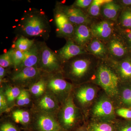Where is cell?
I'll use <instances>...</instances> for the list:
<instances>
[{
    "label": "cell",
    "instance_id": "cell-37",
    "mask_svg": "<svg viewBox=\"0 0 131 131\" xmlns=\"http://www.w3.org/2000/svg\"><path fill=\"white\" fill-rule=\"evenodd\" d=\"M1 131H18L16 127L11 123H5L1 127Z\"/></svg>",
    "mask_w": 131,
    "mask_h": 131
},
{
    "label": "cell",
    "instance_id": "cell-33",
    "mask_svg": "<svg viewBox=\"0 0 131 131\" xmlns=\"http://www.w3.org/2000/svg\"><path fill=\"white\" fill-rule=\"evenodd\" d=\"M116 115L126 120L131 119V108L124 107L115 108Z\"/></svg>",
    "mask_w": 131,
    "mask_h": 131
},
{
    "label": "cell",
    "instance_id": "cell-38",
    "mask_svg": "<svg viewBox=\"0 0 131 131\" xmlns=\"http://www.w3.org/2000/svg\"><path fill=\"white\" fill-rule=\"evenodd\" d=\"M21 92H22V94H23L25 104V105H28L30 102L29 94H28V93L27 91L25 90H22Z\"/></svg>",
    "mask_w": 131,
    "mask_h": 131
},
{
    "label": "cell",
    "instance_id": "cell-22",
    "mask_svg": "<svg viewBox=\"0 0 131 131\" xmlns=\"http://www.w3.org/2000/svg\"><path fill=\"white\" fill-rule=\"evenodd\" d=\"M88 128L89 131H116L115 122L92 119Z\"/></svg>",
    "mask_w": 131,
    "mask_h": 131
},
{
    "label": "cell",
    "instance_id": "cell-8",
    "mask_svg": "<svg viewBox=\"0 0 131 131\" xmlns=\"http://www.w3.org/2000/svg\"><path fill=\"white\" fill-rule=\"evenodd\" d=\"M100 89L91 82L78 85L75 91L74 98L81 108L89 110L99 95Z\"/></svg>",
    "mask_w": 131,
    "mask_h": 131
},
{
    "label": "cell",
    "instance_id": "cell-17",
    "mask_svg": "<svg viewBox=\"0 0 131 131\" xmlns=\"http://www.w3.org/2000/svg\"><path fill=\"white\" fill-rule=\"evenodd\" d=\"M90 26L87 25L75 26L73 40L80 46L85 47L93 38Z\"/></svg>",
    "mask_w": 131,
    "mask_h": 131
},
{
    "label": "cell",
    "instance_id": "cell-18",
    "mask_svg": "<svg viewBox=\"0 0 131 131\" xmlns=\"http://www.w3.org/2000/svg\"><path fill=\"white\" fill-rule=\"evenodd\" d=\"M87 52L98 58L99 60H106L108 55L105 42L96 38H93L85 47Z\"/></svg>",
    "mask_w": 131,
    "mask_h": 131
},
{
    "label": "cell",
    "instance_id": "cell-6",
    "mask_svg": "<svg viewBox=\"0 0 131 131\" xmlns=\"http://www.w3.org/2000/svg\"><path fill=\"white\" fill-rule=\"evenodd\" d=\"M82 114L79 108L75 104L72 94L63 102L59 111V119L65 129H71L82 119Z\"/></svg>",
    "mask_w": 131,
    "mask_h": 131
},
{
    "label": "cell",
    "instance_id": "cell-32",
    "mask_svg": "<svg viewBox=\"0 0 131 131\" xmlns=\"http://www.w3.org/2000/svg\"><path fill=\"white\" fill-rule=\"evenodd\" d=\"M116 31L123 38L126 42L131 54V30L121 29L117 25Z\"/></svg>",
    "mask_w": 131,
    "mask_h": 131
},
{
    "label": "cell",
    "instance_id": "cell-14",
    "mask_svg": "<svg viewBox=\"0 0 131 131\" xmlns=\"http://www.w3.org/2000/svg\"><path fill=\"white\" fill-rule=\"evenodd\" d=\"M66 40V43L64 46L56 51L62 64L75 57L88 53L84 47L77 44L72 39Z\"/></svg>",
    "mask_w": 131,
    "mask_h": 131
},
{
    "label": "cell",
    "instance_id": "cell-24",
    "mask_svg": "<svg viewBox=\"0 0 131 131\" xmlns=\"http://www.w3.org/2000/svg\"><path fill=\"white\" fill-rule=\"evenodd\" d=\"M116 24L117 26L121 29L131 30V9L123 7L118 17Z\"/></svg>",
    "mask_w": 131,
    "mask_h": 131
},
{
    "label": "cell",
    "instance_id": "cell-9",
    "mask_svg": "<svg viewBox=\"0 0 131 131\" xmlns=\"http://www.w3.org/2000/svg\"><path fill=\"white\" fill-rule=\"evenodd\" d=\"M54 22L57 37L66 40L71 39L74 31L75 26L69 20L62 10L60 2L57 1L53 9Z\"/></svg>",
    "mask_w": 131,
    "mask_h": 131
},
{
    "label": "cell",
    "instance_id": "cell-36",
    "mask_svg": "<svg viewBox=\"0 0 131 131\" xmlns=\"http://www.w3.org/2000/svg\"><path fill=\"white\" fill-rule=\"evenodd\" d=\"M7 100L6 96L4 95L1 91L0 94V109L1 112L6 110L7 108Z\"/></svg>",
    "mask_w": 131,
    "mask_h": 131
},
{
    "label": "cell",
    "instance_id": "cell-1",
    "mask_svg": "<svg viewBox=\"0 0 131 131\" xmlns=\"http://www.w3.org/2000/svg\"><path fill=\"white\" fill-rule=\"evenodd\" d=\"M51 31L49 19L42 9L30 8L25 12L17 25L16 35L40 38L47 40Z\"/></svg>",
    "mask_w": 131,
    "mask_h": 131
},
{
    "label": "cell",
    "instance_id": "cell-11",
    "mask_svg": "<svg viewBox=\"0 0 131 131\" xmlns=\"http://www.w3.org/2000/svg\"><path fill=\"white\" fill-rule=\"evenodd\" d=\"M106 43L108 55L107 59L117 61L131 55L126 42L123 38L116 32V30Z\"/></svg>",
    "mask_w": 131,
    "mask_h": 131
},
{
    "label": "cell",
    "instance_id": "cell-25",
    "mask_svg": "<svg viewBox=\"0 0 131 131\" xmlns=\"http://www.w3.org/2000/svg\"><path fill=\"white\" fill-rule=\"evenodd\" d=\"M38 106L41 110L46 112H54L58 107L56 101L49 94L42 97L39 102Z\"/></svg>",
    "mask_w": 131,
    "mask_h": 131
},
{
    "label": "cell",
    "instance_id": "cell-31",
    "mask_svg": "<svg viewBox=\"0 0 131 131\" xmlns=\"http://www.w3.org/2000/svg\"><path fill=\"white\" fill-rule=\"evenodd\" d=\"M0 66L5 68L13 67V63L9 50L0 56Z\"/></svg>",
    "mask_w": 131,
    "mask_h": 131
},
{
    "label": "cell",
    "instance_id": "cell-15",
    "mask_svg": "<svg viewBox=\"0 0 131 131\" xmlns=\"http://www.w3.org/2000/svg\"><path fill=\"white\" fill-rule=\"evenodd\" d=\"M107 60L116 71L121 83L131 82V55L117 61Z\"/></svg>",
    "mask_w": 131,
    "mask_h": 131
},
{
    "label": "cell",
    "instance_id": "cell-29",
    "mask_svg": "<svg viewBox=\"0 0 131 131\" xmlns=\"http://www.w3.org/2000/svg\"><path fill=\"white\" fill-rule=\"evenodd\" d=\"M12 115L16 123L26 124L30 122V115L27 111L23 110H16L13 112Z\"/></svg>",
    "mask_w": 131,
    "mask_h": 131
},
{
    "label": "cell",
    "instance_id": "cell-26",
    "mask_svg": "<svg viewBox=\"0 0 131 131\" xmlns=\"http://www.w3.org/2000/svg\"><path fill=\"white\" fill-rule=\"evenodd\" d=\"M111 0H93L92 3L87 9L86 13L92 18H98L100 16L102 6Z\"/></svg>",
    "mask_w": 131,
    "mask_h": 131
},
{
    "label": "cell",
    "instance_id": "cell-10",
    "mask_svg": "<svg viewBox=\"0 0 131 131\" xmlns=\"http://www.w3.org/2000/svg\"><path fill=\"white\" fill-rule=\"evenodd\" d=\"M10 77L13 83L20 86H31L46 73L38 67H25L15 70Z\"/></svg>",
    "mask_w": 131,
    "mask_h": 131
},
{
    "label": "cell",
    "instance_id": "cell-13",
    "mask_svg": "<svg viewBox=\"0 0 131 131\" xmlns=\"http://www.w3.org/2000/svg\"><path fill=\"white\" fill-rule=\"evenodd\" d=\"M60 5L62 10L69 20L75 26L83 24L90 26L95 20L90 18L84 10L73 5L66 6L61 2Z\"/></svg>",
    "mask_w": 131,
    "mask_h": 131
},
{
    "label": "cell",
    "instance_id": "cell-4",
    "mask_svg": "<svg viewBox=\"0 0 131 131\" xmlns=\"http://www.w3.org/2000/svg\"><path fill=\"white\" fill-rule=\"evenodd\" d=\"M91 119L115 122V107L112 99L104 92L99 93L89 110Z\"/></svg>",
    "mask_w": 131,
    "mask_h": 131
},
{
    "label": "cell",
    "instance_id": "cell-40",
    "mask_svg": "<svg viewBox=\"0 0 131 131\" xmlns=\"http://www.w3.org/2000/svg\"><path fill=\"white\" fill-rule=\"evenodd\" d=\"M6 70L5 68L0 66V80L1 82L3 81V79L7 74Z\"/></svg>",
    "mask_w": 131,
    "mask_h": 131
},
{
    "label": "cell",
    "instance_id": "cell-5",
    "mask_svg": "<svg viewBox=\"0 0 131 131\" xmlns=\"http://www.w3.org/2000/svg\"><path fill=\"white\" fill-rule=\"evenodd\" d=\"M73 84L65 80L62 73L47 74V88L63 102L71 94Z\"/></svg>",
    "mask_w": 131,
    "mask_h": 131
},
{
    "label": "cell",
    "instance_id": "cell-35",
    "mask_svg": "<svg viewBox=\"0 0 131 131\" xmlns=\"http://www.w3.org/2000/svg\"><path fill=\"white\" fill-rule=\"evenodd\" d=\"M93 0H76L73 6L84 10L88 9L91 5Z\"/></svg>",
    "mask_w": 131,
    "mask_h": 131
},
{
    "label": "cell",
    "instance_id": "cell-7",
    "mask_svg": "<svg viewBox=\"0 0 131 131\" xmlns=\"http://www.w3.org/2000/svg\"><path fill=\"white\" fill-rule=\"evenodd\" d=\"M38 68L47 74L62 73V64L56 51L50 49L44 41L41 44L40 59Z\"/></svg>",
    "mask_w": 131,
    "mask_h": 131
},
{
    "label": "cell",
    "instance_id": "cell-16",
    "mask_svg": "<svg viewBox=\"0 0 131 131\" xmlns=\"http://www.w3.org/2000/svg\"><path fill=\"white\" fill-rule=\"evenodd\" d=\"M41 41L35 40L32 46L28 50L25 52L24 61L17 69L25 67H38L40 61Z\"/></svg>",
    "mask_w": 131,
    "mask_h": 131
},
{
    "label": "cell",
    "instance_id": "cell-30",
    "mask_svg": "<svg viewBox=\"0 0 131 131\" xmlns=\"http://www.w3.org/2000/svg\"><path fill=\"white\" fill-rule=\"evenodd\" d=\"M19 88L17 87H8L6 89L5 95L7 102H13L21 93Z\"/></svg>",
    "mask_w": 131,
    "mask_h": 131
},
{
    "label": "cell",
    "instance_id": "cell-34",
    "mask_svg": "<svg viewBox=\"0 0 131 131\" xmlns=\"http://www.w3.org/2000/svg\"><path fill=\"white\" fill-rule=\"evenodd\" d=\"M116 131H131V119L115 123Z\"/></svg>",
    "mask_w": 131,
    "mask_h": 131
},
{
    "label": "cell",
    "instance_id": "cell-41",
    "mask_svg": "<svg viewBox=\"0 0 131 131\" xmlns=\"http://www.w3.org/2000/svg\"><path fill=\"white\" fill-rule=\"evenodd\" d=\"M117 1L122 5L123 7L131 6V0H121Z\"/></svg>",
    "mask_w": 131,
    "mask_h": 131
},
{
    "label": "cell",
    "instance_id": "cell-28",
    "mask_svg": "<svg viewBox=\"0 0 131 131\" xmlns=\"http://www.w3.org/2000/svg\"><path fill=\"white\" fill-rule=\"evenodd\" d=\"M9 51L12 56L14 69H17L24 61L25 52L12 48L9 49Z\"/></svg>",
    "mask_w": 131,
    "mask_h": 131
},
{
    "label": "cell",
    "instance_id": "cell-21",
    "mask_svg": "<svg viewBox=\"0 0 131 131\" xmlns=\"http://www.w3.org/2000/svg\"><path fill=\"white\" fill-rule=\"evenodd\" d=\"M114 106L131 108V82L121 84Z\"/></svg>",
    "mask_w": 131,
    "mask_h": 131
},
{
    "label": "cell",
    "instance_id": "cell-20",
    "mask_svg": "<svg viewBox=\"0 0 131 131\" xmlns=\"http://www.w3.org/2000/svg\"><path fill=\"white\" fill-rule=\"evenodd\" d=\"M37 125L39 131H60L59 123L52 116L43 113L39 115L37 119Z\"/></svg>",
    "mask_w": 131,
    "mask_h": 131
},
{
    "label": "cell",
    "instance_id": "cell-19",
    "mask_svg": "<svg viewBox=\"0 0 131 131\" xmlns=\"http://www.w3.org/2000/svg\"><path fill=\"white\" fill-rule=\"evenodd\" d=\"M123 7L117 1L111 0L102 6L101 15L103 18L117 23L118 17Z\"/></svg>",
    "mask_w": 131,
    "mask_h": 131
},
{
    "label": "cell",
    "instance_id": "cell-3",
    "mask_svg": "<svg viewBox=\"0 0 131 131\" xmlns=\"http://www.w3.org/2000/svg\"><path fill=\"white\" fill-rule=\"evenodd\" d=\"M90 82L103 90L115 105L121 82L116 71L107 59L100 60Z\"/></svg>",
    "mask_w": 131,
    "mask_h": 131
},
{
    "label": "cell",
    "instance_id": "cell-12",
    "mask_svg": "<svg viewBox=\"0 0 131 131\" xmlns=\"http://www.w3.org/2000/svg\"><path fill=\"white\" fill-rule=\"evenodd\" d=\"M116 22L109 20L94 21L90 25L93 37L106 42L110 39L116 30Z\"/></svg>",
    "mask_w": 131,
    "mask_h": 131
},
{
    "label": "cell",
    "instance_id": "cell-23",
    "mask_svg": "<svg viewBox=\"0 0 131 131\" xmlns=\"http://www.w3.org/2000/svg\"><path fill=\"white\" fill-rule=\"evenodd\" d=\"M35 40V39H30L24 36L16 35L13 41L11 48L25 52L32 46Z\"/></svg>",
    "mask_w": 131,
    "mask_h": 131
},
{
    "label": "cell",
    "instance_id": "cell-2",
    "mask_svg": "<svg viewBox=\"0 0 131 131\" xmlns=\"http://www.w3.org/2000/svg\"><path fill=\"white\" fill-rule=\"evenodd\" d=\"M99 61L89 53L79 55L62 64V74L73 84L79 85L90 82Z\"/></svg>",
    "mask_w": 131,
    "mask_h": 131
},
{
    "label": "cell",
    "instance_id": "cell-27",
    "mask_svg": "<svg viewBox=\"0 0 131 131\" xmlns=\"http://www.w3.org/2000/svg\"><path fill=\"white\" fill-rule=\"evenodd\" d=\"M47 73L43 76L31 86L30 90L32 94L36 96H41L43 94L47 88Z\"/></svg>",
    "mask_w": 131,
    "mask_h": 131
},
{
    "label": "cell",
    "instance_id": "cell-39",
    "mask_svg": "<svg viewBox=\"0 0 131 131\" xmlns=\"http://www.w3.org/2000/svg\"><path fill=\"white\" fill-rule=\"evenodd\" d=\"M16 102H17V105L19 106H22L25 105L24 102L23 94L21 91L19 95L16 98Z\"/></svg>",
    "mask_w": 131,
    "mask_h": 131
},
{
    "label": "cell",
    "instance_id": "cell-42",
    "mask_svg": "<svg viewBox=\"0 0 131 131\" xmlns=\"http://www.w3.org/2000/svg\"><path fill=\"white\" fill-rule=\"evenodd\" d=\"M78 131H89L88 127L87 128H85V127H83V128H81V129H79Z\"/></svg>",
    "mask_w": 131,
    "mask_h": 131
}]
</instances>
